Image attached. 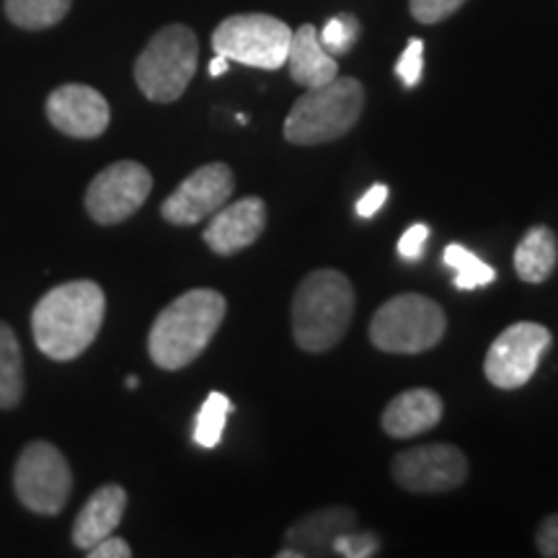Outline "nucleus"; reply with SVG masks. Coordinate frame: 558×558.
<instances>
[{
    "mask_svg": "<svg viewBox=\"0 0 558 558\" xmlns=\"http://www.w3.org/2000/svg\"><path fill=\"white\" fill-rule=\"evenodd\" d=\"M228 62H230L228 58H222V54H218V58L209 62V75H213V78H220V75L228 70Z\"/></svg>",
    "mask_w": 558,
    "mask_h": 558,
    "instance_id": "2f4dec72",
    "label": "nucleus"
},
{
    "mask_svg": "<svg viewBox=\"0 0 558 558\" xmlns=\"http://www.w3.org/2000/svg\"><path fill=\"white\" fill-rule=\"evenodd\" d=\"M388 199V186L386 184H375L369 186L365 192V197L357 202V215L360 218H373V215H378V209L386 205Z\"/></svg>",
    "mask_w": 558,
    "mask_h": 558,
    "instance_id": "7c9ffc66",
    "label": "nucleus"
},
{
    "mask_svg": "<svg viewBox=\"0 0 558 558\" xmlns=\"http://www.w3.org/2000/svg\"><path fill=\"white\" fill-rule=\"evenodd\" d=\"M357 527V514L349 507H326L305 514L284 535V550L279 558H305V556H331L333 541L347 530Z\"/></svg>",
    "mask_w": 558,
    "mask_h": 558,
    "instance_id": "2eb2a0df",
    "label": "nucleus"
},
{
    "mask_svg": "<svg viewBox=\"0 0 558 558\" xmlns=\"http://www.w3.org/2000/svg\"><path fill=\"white\" fill-rule=\"evenodd\" d=\"M290 78L303 88H318L339 78L337 58L324 50L316 26L303 24L298 32H292L288 62Z\"/></svg>",
    "mask_w": 558,
    "mask_h": 558,
    "instance_id": "a211bd4d",
    "label": "nucleus"
},
{
    "mask_svg": "<svg viewBox=\"0 0 558 558\" xmlns=\"http://www.w3.org/2000/svg\"><path fill=\"white\" fill-rule=\"evenodd\" d=\"M535 543H538V554L546 558H558V514H550L541 522L538 535H535Z\"/></svg>",
    "mask_w": 558,
    "mask_h": 558,
    "instance_id": "c85d7f7f",
    "label": "nucleus"
},
{
    "mask_svg": "<svg viewBox=\"0 0 558 558\" xmlns=\"http://www.w3.org/2000/svg\"><path fill=\"white\" fill-rule=\"evenodd\" d=\"M380 554V538L375 533H367V530H347L341 533L331 546V556L341 558H369Z\"/></svg>",
    "mask_w": 558,
    "mask_h": 558,
    "instance_id": "393cba45",
    "label": "nucleus"
},
{
    "mask_svg": "<svg viewBox=\"0 0 558 558\" xmlns=\"http://www.w3.org/2000/svg\"><path fill=\"white\" fill-rule=\"evenodd\" d=\"M230 411H233V403H230L226 393H218V390H215V393L207 396L197 414V424H194V442H197L199 448H218L222 432H226Z\"/></svg>",
    "mask_w": 558,
    "mask_h": 558,
    "instance_id": "4be33fe9",
    "label": "nucleus"
},
{
    "mask_svg": "<svg viewBox=\"0 0 558 558\" xmlns=\"http://www.w3.org/2000/svg\"><path fill=\"white\" fill-rule=\"evenodd\" d=\"M445 414V403L432 388H411L396 396L383 411V429L396 439H411L435 429Z\"/></svg>",
    "mask_w": 558,
    "mask_h": 558,
    "instance_id": "dca6fc26",
    "label": "nucleus"
},
{
    "mask_svg": "<svg viewBox=\"0 0 558 558\" xmlns=\"http://www.w3.org/2000/svg\"><path fill=\"white\" fill-rule=\"evenodd\" d=\"M153 177L137 160H120L104 169L90 181L86 192V209L99 226L124 222L150 197Z\"/></svg>",
    "mask_w": 558,
    "mask_h": 558,
    "instance_id": "9d476101",
    "label": "nucleus"
},
{
    "mask_svg": "<svg viewBox=\"0 0 558 558\" xmlns=\"http://www.w3.org/2000/svg\"><path fill=\"white\" fill-rule=\"evenodd\" d=\"M13 486L26 509L37 514H58L73 492V473L54 445L32 442L19 456Z\"/></svg>",
    "mask_w": 558,
    "mask_h": 558,
    "instance_id": "6e6552de",
    "label": "nucleus"
},
{
    "mask_svg": "<svg viewBox=\"0 0 558 558\" xmlns=\"http://www.w3.org/2000/svg\"><path fill=\"white\" fill-rule=\"evenodd\" d=\"M128 388H130V390L137 388V378H135V375H132V378H128Z\"/></svg>",
    "mask_w": 558,
    "mask_h": 558,
    "instance_id": "473e14b6",
    "label": "nucleus"
},
{
    "mask_svg": "<svg viewBox=\"0 0 558 558\" xmlns=\"http://www.w3.org/2000/svg\"><path fill=\"white\" fill-rule=\"evenodd\" d=\"M107 298L90 279L58 284L39 300L32 313V331L39 352L50 360L81 357L99 337Z\"/></svg>",
    "mask_w": 558,
    "mask_h": 558,
    "instance_id": "f257e3e1",
    "label": "nucleus"
},
{
    "mask_svg": "<svg viewBox=\"0 0 558 558\" xmlns=\"http://www.w3.org/2000/svg\"><path fill=\"white\" fill-rule=\"evenodd\" d=\"M465 0H411V16L418 24H439V21L450 19Z\"/></svg>",
    "mask_w": 558,
    "mask_h": 558,
    "instance_id": "bb28decb",
    "label": "nucleus"
},
{
    "mask_svg": "<svg viewBox=\"0 0 558 558\" xmlns=\"http://www.w3.org/2000/svg\"><path fill=\"white\" fill-rule=\"evenodd\" d=\"M86 554L90 558H130L132 556V548H130L128 541L117 538V535L111 533L109 538L99 541L94 548H88Z\"/></svg>",
    "mask_w": 558,
    "mask_h": 558,
    "instance_id": "c756f323",
    "label": "nucleus"
},
{
    "mask_svg": "<svg viewBox=\"0 0 558 558\" xmlns=\"http://www.w3.org/2000/svg\"><path fill=\"white\" fill-rule=\"evenodd\" d=\"M226 311V298L215 290H190L179 295L150 326V360L163 369L192 365L218 333Z\"/></svg>",
    "mask_w": 558,
    "mask_h": 558,
    "instance_id": "f03ea898",
    "label": "nucleus"
},
{
    "mask_svg": "<svg viewBox=\"0 0 558 558\" xmlns=\"http://www.w3.org/2000/svg\"><path fill=\"white\" fill-rule=\"evenodd\" d=\"M424 70V41L422 39H409L407 52L401 54V60L396 62V73L403 81V86L414 88L422 81Z\"/></svg>",
    "mask_w": 558,
    "mask_h": 558,
    "instance_id": "a878e982",
    "label": "nucleus"
},
{
    "mask_svg": "<svg viewBox=\"0 0 558 558\" xmlns=\"http://www.w3.org/2000/svg\"><path fill=\"white\" fill-rule=\"evenodd\" d=\"M267 228V205L259 197L228 202L213 215L205 230V243L218 256H233L254 246Z\"/></svg>",
    "mask_w": 558,
    "mask_h": 558,
    "instance_id": "4468645a",
    "label": "nucleus"
},
{
    "mask_svg": "<svg viewBox=\"0 0 558 558\" xmlns=\"http://www.w3.org/2000/svg\"><path fill=\"white\" fill-rule=\"evenodd\" d=\"M318 37L329 54H347L360 39V21L352 13H339V16L329 19V24L324 26Z\"/></svg>",
    "mask_w": 558,
    "mask_h": 558,
    "instance_id": "b1692460",
    "label": "nucleus"
},
{
    "mask_svg": "<svg viewBox=\"0 0 558 558\" xmlns=\"http://www.w3.org/2000/svg\"><path fill=\"white\" fill-rule=\"evenodd\" d=\"M354 316V288L337 269H316L292 298V337L305 352H329L344 339Z\"/></svg>",
    "mask_w": 558,
    "mask_h": 558,
    "instance_id": "7ed1b4c3",
    "label": "nucleus"
},
{
    "mask_svg": "<svg viewBox=\"0 0 558 558\" xmlns=\"http://www.w3.org/2000/svg\"><path fill=\"white\" fill-rule=\"evenodd\" d=\"M550 331L533 320L512 324L488 347L484 373L492 386L501 390L522 388L535 375V369L550 349Z\"/></svg>",
    "mask_w": 558,
    "mask_h": 558,
    "instance_id": "1a4fd4ad",
    "label": "nucleus"
},
{
    "mask_svg": "<svg viewBox=\"0 0 558 558\" xmlns=\"http://www.w3.org/2000/svg\"><path fill=\"white\" fill-rule=\"evenodd\" d=\"M24 396L21 347L9 324L0 320V409H13Z\"/></svg>",
    "mask_w": 558,
    "mask_h": 558,
    "instance_id": "aec40b11",
    "label": "nucleus"
},
{
    "mask_svg": "<svg viewBox=\"0 0 558 558\" xmlns=\"http://www.w3.org/2000/svg\"><path fill=\"white\" fill-rule=\"evenodd\" d=\"M365 109V88L354 78H333L318 88H308L292 104L284 120V140L292 145H324L344 137L360 122Z\"/></svg>",
    "mask_w": 558,
    "mask_h": 558,
    "instance_id": "20e7f679",
    "label": "nucleus"
},
{
    "mask_svg": "<svg viewBox=\"0 0 558 558\" xmlns=\"http://www.w3.org/2000/svg\"><path fill=\"white\" fill-rule=\"evenodd\" d=\"M427 239H429V228L422 226V222H416V226H411L407 233L401 235L399 254L403 256V259H409V262L422 259L424 246H427Z\"/></svg>",
    "mask_w": 558,
    "mask_h": 558,
    "instance_id": "cd10ccee",
    "label": "nucleus"
},
{
    "mask_svg": "<svg viewBox=\"0 0 558 558\" xmlns=\"http://www.w3.org/2000/svg\"><path fill=\"white\" fill-rule=\"evenodd\" d=\"M558 262L556 233L548 226L530 228L514 251V271L522 282L541 284L554 275Z\"/></svg>",
    "mask_w": 558,
    "mask_h": 558,
    "instance_id": "6ab92c4d",
    "label": "nucleus"
},
{
    "mask_svg": "<svg viewBox=\"0 0 558 558\" xmlns=\"http://www.w3.org/2000/svg\"><path fill=\"white\" fill-rule=\"evenodd\" d=\"M47 117L62 135L90 140L104 135V130L109 128L111 111L109 101L96 88L68 83V86L54 88L50 94Z\"/></svg>",
    "mask_w": 558,
    "mask_h": 558,
    "instance_id": "ddd939ff",
    "label": "nucleus"
},
{
    "mask_svg": "<svg viewBox=\"0 0 558 558\" xmlns=\"http://www.w3.org/2000/svg\"><path fill=\"white\" fill-rule=\"evenodd\" d=\"M469 478V458L456 445L432 442L393 458V481L411 494L452 492Z\"/></svg>",
    "mask_w": 558,
    "mask_h": 558,
    "instance_id": "9b49d317",
    "label": "nucleus"
},
{
    "mask_svg": "<svg viewBox=\"0 0 558 558\" xmlns=\"http://www.w3.org/2000/svg\"><path fill=\"white\" fill-rule=\"evenodd\" d=\"M448 318L435 300L407 292L386 300L369 320V341L388 354H422L437 347Z\"/></svg>",
    "mask_w": 558,
    "mask_h": 558,
    "instance_id": "423d86ee",
    "label": "nucleus"
},
{
    "mask_svg": "<svg viewBox=\"0 0 558 558\" xmlns=\"http://www.w3.org/2000/svg\"><path fill=\"white\" fill-rule=\"evenodd\" d=\"M70 0H5V16L21 29H50L68 16Z\"/></svg>",
    "mask_w": 558,
    "mask_h": 558,
    "instance_id": "412c9836",
    "label": "nucleus"
},
{
    "mask_svg": "<svg viewBox=\"0 0 558 558\" xmlns=\"http://www.w3.org/2000/svg\"><path fill=\"white\" fill-rule=\"evenodd\" d=\"M197 34L184 24L163 26L135 62L137 88L150 101H177L197 73Z\"/></svg>",
    "mask_w": 558,
    "mask_h": 558,
    "instance_id": "39448f33",
    "label": "nucleus"
},
{
    "mask_svg": "<svg viewBox=\"0 0 558 558\" xmlns=\"http://www.w3.org/2000/svg\"><path fill=\"white\" fill-rule=\"evenodd\" d=\"M233 190V171L226 163H207L181 181L171 197H166L160 215L171 226H197L205 218H213L222 205H228Z\"/></svg>",
    "mask_w": 558,
    "mask_h": 558,
    "instance_id": "f8f14e48",
    "label": "nucleus"
},
{
    "mask_svg": "<svg viewBox=\"0 0 558 558\" xmlns=\"http://www.w3.org/2000/svg\"><path fill=\"white\" fill-rule=\"evenodd\" d=\"M292 29L267 13L230 16L213 34V50L248 68L279 70L290 52Z\"/></svg>",
    "mask_w": 558,
    "mask_h": 558,
    "instance_id": "0eeeda50",
    "label": "nucleus"
},
{
    "mask_svg": "<svg viewBox=\"0 0 558 558\" xmlns=\"http://www.w3.org/2000/svg\"><path fill=\"white\" fill-rule=\"evenodd\" d=\"M124 507H128V492L117 484H107L96 488L90 499L75 518L73 525V543L81 550L94 548L96 543L109 538L124 518Z\"/></svg>",
    "mask_w": 558,
    "mask_h": 558,
    "instance_id": "f3484780",
    "label": "nucleus"
},
{
    "mask_svg": "<svg viewBox=\"0 0 558 558\" xmlns=\"http://www.w3.org/2000/svg\"><path fill=\"white\" fill-rule=\"evenodd\" d=\"M445 264L450 269H456V288L458 290H476L486 288L497 279V271L488 267L486 262H481L476 254H471L469 248L460 246V243H450L445 248Z\"/></svg>",
    "mask_w": 558,
    "mask_h": 558,
    "instance_id": "5701e85b",
    "label": "nucleus"
}]
</instances>
